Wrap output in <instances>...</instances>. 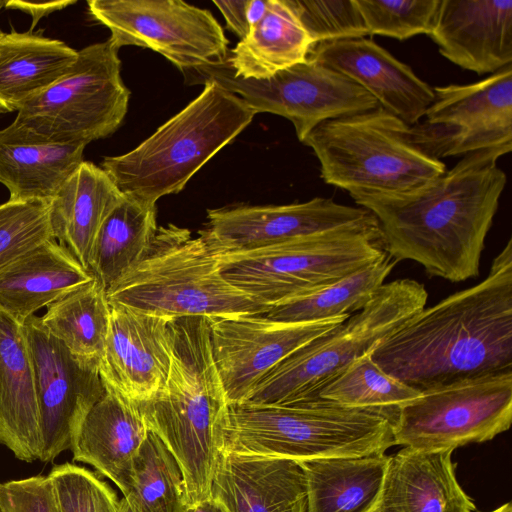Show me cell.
Masks as SVG:
<instances>
[{
    "instance_id": "31",
    "label": "cell",
    "mask_w": 512,
    "mask_h": 512,
    "mask_svg": "<svg viewBox=\"0 0 512 512\" xmlns=\"http://www.w3.org/2000/svg\"><path fill=\"white\" fill-rule=\"evenodd\" d=\"M107 292L94 279L47 306L40 317L47 332L75 357L99 364L110 326Z\"/></svg>"
},
{
    "instance_id": "28",
    "label": "cell",
    "mask_w": 512,
    "mask_h": 512,
    "mask_svg": "<svg viewBox=\"0 0 512 512\" xmlns=\"http://www.w3.org/2000/svg\"><path fill=\"white\" fill-rule=\"evenodd\" d=\"M314 47L287 0H268L263 17L229 50L226 62L244 79H266L305 62Z\"/></svg>"
},
{
    "instance_id": "46",
    "label": "cell",
    "mask_w": 512,
    "mask_h": 512,
    "mask_svg": "<svg viewBox=\"0 0 512 512\" xmlns=\"http://www.w3.org/2000/svg\"><path fill=\"white\" fill-rule=\"evenodd\" d=\"M3 33H4V32H2V30H0V38H1V36L3 35Z\"/></svg>"
},
{
    "instance_id": "7",
    "label": "cell",
    "mask_w": 512,
    "mask_h": 512,
    "mask_svg": "<svg viewBox=\"0 0 512 512\" xmlns=\"http://www.w3.org/2000/svg\"><path fill=\"white\" fill-rule=\"evenodd\" d=\"M217 253L224 278L269 309L327 286L387 254L373 215L358 224L263 248Z\"/></svg>"
},
{
    "instance_id": "19",
    "label": "cell",
    "mask_w": 512,
    "mask_h": 512,
    "mask_svg": "<svg viewBox=\"0 0 512 512\" xmlns=\"http://www.w3.org/2000/svg\"><path fill=\"white\" fill-rule=\"evenodd\" d=\"M428 36L450 62L493 74L512 62V0H439Z\"/></svg>"
},
{
    "instance_id": "23",
    "label": "cell",
    "mask_w": 512,
    "mask_h": 512,
    "mask_svg": "<svg viewBox=\"0 0 512 512\" xmlns=\"http://www.w3.org/2000/svg\"><path fill=\"white\" fill-rule=\"evenodd\" d=\"M0 443L20 460L40 457L32 360L23 324L0 311Z\"/></svg>"
},
{
    "instance_id": "42",
    "label": "cell",
    "mask_w": 512,
    "mask_h": 512,
    "mask_svg": "<svg viewBox=\"0 0 512 512\" xmlns=\"http://www.w3.org/2000/svg\"><path fill=\"white\" fill-rule=\"evenodd\" d=\"M183 512H228L225 506L216 498L210 497L204 501L187 505Z\"/></svg>"
},
{
    "instance_id": "5",
    "label": "cell",
    "mask_w": 512,
    "mask_h": 512,
    "mask_svg": "<svg viewBox=\"0 0 512 512\" xmlns=\"http://www.w3.org/2000/svg\"><path fill=\"white\" fill-rule=\"evenodd\" d=\"M135 149L105 157L101 168L119 190L155 203L188 181L256 115L240 97L214 81Z\"/></svg>"
},
{
    "instance_id": "47",
    "label": "cell",
    "mask_w": 512,
    "mask_h": 512,
    "mask_svg": "<svg viewBox=\"0 0 512 512\" xmlns=\"http://www.w3.org/2000/svg\"><path fill=\"white\" fill-rule=\"evenodd\" d=\"M0 512H2L1 508H0Z\"/></svg>"
},
{
    "instance_id": "35",
    "label": "cell",
    "mask_w": 512,
    "mask_h": 512,
    "mask_svg": "<svg viewBox=\"0 0 512 512\" xmlns=\"http://www.w3.org/2000/svg\"><path fill=\"white\" fill-rule=\"evenodd\" d=\"M53 238L47 202L8 200L0 205V271Z\"/></svg>"
},
{
    "instance_id": "33",
    "label": "cell",
    "mask_w": 512,
    "mask_h": 512,
    "mask_svg": "<svg viewBox=\"0 0 512 512\" xmlns=\"http://www.w3.org/2000/svg\"><path fill=\"white\" fill-rule=\"evenodd\" d=\"M124 497L137 512H183L188 505L182 470L165 443L148 428L136 454Z\"/></svg>"
},
{
    "instance_id": "10",
    "label": "cell",
    "mask_w": 512,
    "mask_h": 512,
    "mask_svg": "<svg viewBox=\"0 0 512 512\" xmlns=\"http://www.w3.org/2000/svg\"><path fill=\"white\" fill-rule=\"evenodd\" d=\"M512 421V372L421 391L398 408L395 445L453 451L507 431Z\"/></svg>"
},
{
    "instance_id": "22",
    "label": "cell",
    "mask_w": 512,
    "mask_h": 512,
    "mask_svg": "<svg viewBox=\"0 0 512 512\" xmlns=\"http://www.w3.org/2000/svg\"><path fill=\"white\" fill-rule=\"evenodd\" d=\"M75 435L70 450L74 461L92 465L127 492L132 463L148 427L136 404L106 388Z\"/></svg>"
},
{
    "instance_id": "13",
    "label": "cell",
    "mask_w": 512,
    "mask_h": 512,
    "mask_svg": "<svg viewBox=\"0 0 512 512\" xmlns=\"http://www.w3.org/2000/svg\"><path fill=\"white\" fill-rule=\"evenodd\" d=\"M426 120L407 126L409 140L431 158L512 149V66L472 84L433 88Z\"/></svg>"
},
{
    "instance_id": "32",
    "label": "cell",
    "mask_w": 512,
    "mask_h": 512,
    "mask_svg": "<svg viewBox=\"0 0 512 512\" xmlns=\"http://www.w3.org/2000/svg\"><path fill=\"white\" fill-rule=\"evenodd\" d=\"M397 263L386 254L327 286L271 307L263 315L281 322H312L350 316L372 299Z\"/></svg>"
},
{
    "instance_id": "14",
    "label": "cell",
    "mask_w": 512,
    "mask_h": 512,
    "mask_svg": "<svg viewBox=\"0 0 512 512\" xmlns=\"http://www.w3.org/2000/svg\"><path fill=\"white\" fill-rule=\"evenodd\" d=\"M23 327L35 378L39 460L51 462L71 448L85 417L106 389L99 364L72 355L47 332L40 317L31 316Z\"/></svg>"
},
{
    "instance_id": "17",
    "label": "cell",
    "mask_w": 512,
    "mask_h": 512,
    "mask_svg": "<svg viewBox=\"0 0 512 512\" xmlns=\"http://www.w3.org/2000/svg\"><path fill=\"white\" fill-rule=\"evenodd\" d=\"M110 326L99 374L106 388L138 405L166 383L172 350V320L110 304Z\"/></svg>"
},
{
    "instance_id": "20",
    "label": "cell",
    "mask_w": 512,
    "mask_h": 512,
    "mask_svg": "<svg viewBox=\"0 0 512 512\" xmlns=\"http://www.w3.org/2000/svg\"><path fill=\"white\" fill-rule=\"evenodd\" d=\"M211 496L228 512H308L304 472L287 458L224 453Z\"/></svg>"
},
{
    "instance_id": "25",
    "label": "cell",
    "mask_w": 512,
    "mask_h": 512,
    "mask_svg": "<svg viewBox=\"0 0 512 512\" xmlns=\"http://www.w3.org/2000/svg\"><path fill=\"white\" fill-rule=\"evenodd\" d=\"M123 197L101 167L83 160L48 203L54 239L84 268L101 225Z\"/></svg>"
},
{
    "instance_id": "4",
    "label": "cell",
    "mask_w": 512,
    "mask_h": 512,
    "mask_svg": "<svg viewBox=\"0 0 512 512\" xmlns=\"http://www.w3.org/2000/svg\"><path fill=\"white\" fill-rule=\"evenodd\" d=\"M397 411L326 402L273 406L229 404L224 453L296 461L384 454L395 445Z\"/></svg>"
},
{
    "instance_id": "24",
    "label": "cell",
    "mask_w": 512,
    "mask_h": 512,
    "mask_svg": "<svg viewBox=\"0 0 512 512\" xmlns=\"http://www.w3.org/2000/svg\"><path fill=\"white\" fill-rule=\"evenodd\" d=\"M93 279L66 247L50 239L0 271V311L23 324Z\"/></svg>"
},
{
    "instance_id": "44",
    "label": "cell",
    "mask_w": 512,
    "mask_h": 512,
    "mask_svg": "<svg viewBox=\"0 0 512 512\" xmlns=\"http://www.w3.org/2000/svg\"><path fill=\"white\" fill-rule=\"evenodd\" d=\"M491 512H512V505L510 502H508Z\"/></svg>"
},
{
    "instance_id": "26",
    "label": "cell",
    "mask_w": 512,
    "mask_h": 512,
    "mask_svg": "<svg viewBox=\"0 0 512 512\" xmlns=\"http://www.w3.org/2000/svg\"><path fill=\"white\" fill-rule=\"evenodd\" d=\"M389 456L299 460L306 479L308 512H373Z\"/></svg>"
},
{
    "instance_id": "8",
    "label": "cell",
    "mask_w": 512,
    "mask_h": 512,
    "mask_svg": "<svg viewBox=\"0 0 512 512\" xmlns=\"http://www.w3.org/2000/svg\"><path fill=\"white\" fill-rule=\"evenodd\" d=\"M428 293L413 279L384 283L353 316L303 345L257 384L244 403L289 406L314 402L318 392L422 310Z\"/></svg>"
},
{
    "instance_id": "16",
    "label": "cell",
    "mask_w": 512,
    "mask_h": 512,
    "mask_svg": "<svg viewBox=\"0 0 512 512\" xmlns=\"http://www.w3.org/2000/svg\"><path fill=\"white\" fill-rule=\"evenodd\" d=\"M372 214L362 207L315 197L287 205L235 206L207 211L199 231L219 253L263 248L295 238L361 223Z\"/></svg>"
},
{
    "instance_id": "43",
    "label": "cell",
    "mask_w": 512,
    "mask_h": 512,
    "mask_svg": "<svg viewBox=\"0 0 512 512\" xmlns=\"http://www.w3.org/2000/svg\"><path fill=\"white\" fill-rule=\"evenodd\" d=\"M119 512H137L135 508L128 502V500L123 497L120 500V509Z\"/></svg>"
},
{
    "instance_id": "21",
    "label": "cell",
    "mask_w": 512,
    "mask_h": 512,
    "mask_svg": "<svg viewBox=\"0 0 512 512\" xmlns=\"http://www.w3.org/2000/svg\"><path fill=\"white\" fill-rule=\"evenodd\" d=\"M452 452L404 447L389 456L373 512H474L473 500L456 479Z\"/></svg>"
},
{
    "instance_id": "12",
    "label": "cell",
    "mask_w": 512,
    "mask_h": 512,
    "mask_svg": "<svg viewBox=\"0 0 512 512\" xmlns=\"http://www.w3.org/2000/svg\"><path fill=\"white\" fill-rule=\"evenodd\" d=\"M91 17L107 27L119 50L158 52L181 72L222 63L229 41L209 10L179 0H89Z\"/></svg>"
},
{
    "instance_id": "41",
    "label": "cell",
    "mask_w": 512,
    "mask_h": 512,
    "mask_svg": "<svg viewBox=\"0 0 512 512\" xmlns=\"http://www.w3.org/2000/svg\"><path fill=\"white\" fill-rule=\"evenodd\" d=\"M75 0H58L48 2H29L22 0H10L6 1L5 8L22 11L32 18L30 30H32L40 19L50 15L53 12L62 10L72 4H75Z\"/></svg>"
},
{
    "instance_id": "36",
    "label": "cell",
    "mask_w": 512,
    "mask_h": 512,
    "mask_svg": "<svg viewBox=\"0 0 512 512\" xmlns=\"http://www.w3.org/2000/svg\"><path fill=\"white\" fill-rule=\"evenodd\" d=\"M369 36L400 41L429 34L439 0H355Z\"/></svg>"
},
{
    "instance_id": "2",
    "label": "cell",
    "mask_w": 512,
    "mask_h": 512,
    "mask_svg": "<svg viewBox=\"0 0 512 512\" xmlns=\"http://www.w3.org/2000/svg\"><path fill=\"white\" fill-rule=\"evenodd\" d=\"M370 356L419 392L512 372V238L484 280L424 307L380 340Z\"/></svg>"
},
{
    "instance_id": "34",
    "label": "cell",
    "mask_w": 512,
    "mask_h": 512,
    "mask_svg": "<svg viewBox=\"0 0 512 512\" xmlns=\"http://www.w3.org/2000/svg\"><path fill=\"white\" fill-rule=\"evenodd\" d=\"M419 393L383 371L369 352L356 358L343 373L324 386L314 402L346 408L398 411L401 405Z\"/></svg>"
},
{
    "instance_id": "3",
    "label": "cell",
    "mask_w": 512,
    "mask_h": 512,
    "mask_svg": "<svg viewBox=\"0 0 512 512\" xmlns=\"http://www.w3.org/2000/svg\"><path fill=\"white\" fill-rule=\"evenodd\" d=\"M107 298L109 304L169 319L269 310L224 278L218 253L201 235L193 237L174 224L158 227L143 257L107 291Z\"/></svg>"
},
{
    "instance_id": "6",
    "label": "cell",
    "mask_w": 512,
    "mask_h": 512,
    "mask_svg": "<svg viewBox=\"0 0 512 512\" xmlns=\"http://www.w3.org/2000/svg\"><path fill=\"white\" fill-rule=\"evenodd\" d=\"M405 122L382 107L327 120L302 140L328 185L355 195H394L417 189L446 172L407 136Z\"/></svg>"
},
{
    "instance_id": "39",
    "label": "cell",
    "mask_w": 512,
    "mask_h": 512,
    "mask_svg": "<svg viewBox=\"0 0 512 512\" xmlns=\"http://www.w3.org/2000/svg\"><path fill=\"white\" fill-rule=\"evenodd\" d=\"M2 512H58L48 476L37 475L0 484Z\"/></svg>"
},
{
    "instance_id": "29",
    "label": "cell",
    "mask_w": 512,
    "mask_h": 512,
    "mask_svg": "<svg viewBox=\"0 0 512 512\" xmlns=\"http://www.w3.org/2000/svg\"><path fill=\"white\" fill-rule=\"evenodd\" d=\"M157 208L124 194L101 225L90 252L88 270L106 292L143 257L157 226Z\"/></svg>"
},
{
    "instance_id": "40",
    "label": "cell",
    "mask_w": 512,
    "mask_h": 512,
    "mask_svg": "<svg viewBox=\"0 0 512 512\" xmlns=\"http://www.w3.org/2000/svg\"><path fill=\"white\" fill-rule=\"evenodd\" d=\"M222 13L227 27L240 40L247 37L251 26L249 22V0L213 1Z\"/></svg>"
},
{
    "instance_id": "11",
    "label": "cell",
    "mask_w": 512,
    "mask_h": 512,
    "mask_svg": "<svg viewBox=\"0 0 512 512\" xmlns=\"http://www.w3.org/2000/svg\"><path fill=\"white\" fill-rule=\"evenodd\" d=\"M189 85L214 81L255 113L288 119L300 142L327 120L373 110L377 101L344 75L307 58L266 79H244L226 61L182 72Z\"/></svg>"
},
{
    "instance_id": "37",
    "label": "cell",
    "mask_w": 512,
    "mask_h": 512,
    "mask_svg": "<svg viewBox=\"0 0 512 512\" xmlns=\"http://www.w3.org/2000/svg\"><path fill=\"white\" fill-rule=\"evenodd\" d=\"M287 2L314 46L369 36L355 0H287Z\"/></svg>"
},
{
    "instance_id": "9",
    "label": "cell",
    "mask_w": 512,
    "mask_h": 512,
    "mask_svg": "<svg viewBox=\"0 0 512 512\" xmlns=\"http://www.w3.org/2000/svg\"><path fill=\"white\" fill-rule=\"evenodd\" d=\"M120 69L109 39L81 49L61 78L21 105L0 130V141L87 145L110 136L122 124L130 97Z\"/></svg>"
},
{
    "instance_id": "1",
    "label": "cell",
    "mask_w": 512,
    "mask_h": 512,
    "mask_svg": "<svg viewBox=\"0 0 512 512\" xmlns=\"http://www.w3.org/2000/svg\"><path fill=\"white\" fill-rule=\"evenodd\" d=\"M509 152L469 153L406 193L351 197L376 218L385 251L396 262L412 260L430 276L466 281L479 275L485 239L507 182L497 161Z\"/></svg>"
},
{
    "instance_id": "45",
    "label": "cell",
    "mask_w": 512,
    "mask_h": 512,
    "mask_svg": "<svg viewBox=\"0 0 512 512\" xmlns=\"http://www.w3.org/2000/svg\"><path fill=\"white\" fill-rule=\"evenodd\" d=\"M6 1L1 0L0 1V10L5 7Z\"/></svg>"
},
{
    "instance_id": "30",
    "label": "cell",
    "mask_w": 512,
    "mask_h": 512,
    "mask_svg": "<svg viewBox=\"0 0 512 512\" xmlns=\"http://www.w3.org/2000/svg\"><path fill=\"white\" fill-rule=\"evenodd\" d=\"M85 146L0 141V184L9 200L49 203L83 162Z\"/></svg>"
},
{
    "instance_id": "18",
    "label": "cell",
    "mask_w": 512,
    "mask_h": 512,
    "mask_svg": "<svg viewBox=\"0 0 512 512\" xmlns=\"http://www.w3.org/2000/svg\"><path fill=\"white\" fill-rule=\"evenodd\" d=\"M308 59L349 78L408 125L420 122L434 100L433 88L410 66L367 38L317 44Z\"/></svg>"
},
{
    "instance_id": "15",
    "label": "cell",
    "mask_w": 512,
    "mask_h": 512,
    "mask_svg": "<svg viewBox=\"0 0 512 512\" xmlns=\"http://www.w3.org/2000/svg\"><path fill=\"white\" fill-rule=\"evenodd\" d=\"M348 317L312 322H281L263 314L210 319L213 359L228 403L246 402L281 361Z\"/></svg>"
},
{
    "instance_id": "27",
    "label": "cell",
    "mask_w": 512,
    "mask_h": 512,
    "mask_svg": "<svg viewBox=\"0 0 512 512\" xmlns=\"http://www.w3.org/2000/svg\"><path fill=\"white\" fill-rule=\"evenodd\" d=\"M78 51L64 42L31 32L0 38V112L18 111L28 99L61 78Z\"/></svg>"
},
{
    "instance_id": "38",
    "label": "cell",
    "mask_w": 512,
    "mask_h": 512,
    "mask_svg": "<svg viewBox=\"0 0 512 512\" xmlns=\"http://www.w3.org/2000/svg\"><path fill=\"white\" fill-rule=\"evenodd\" d=\"M48 478L58 512H119L114 490L84 467L69 462L55 465Z\"/></svg>"
}]
</instances>
